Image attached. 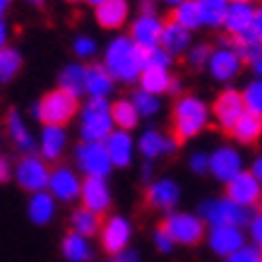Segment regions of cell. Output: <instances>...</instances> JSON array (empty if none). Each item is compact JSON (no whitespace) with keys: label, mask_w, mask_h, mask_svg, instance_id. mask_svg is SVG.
Listing matches in <instances>:
<instances>
[{"label":"cell","mask_w":262,"mask_h":262,"mask_svg":"<svg viewBox=\"0 0 262 262\" xmlns=\"http://www.w3.org/2000/svg\"><path fill=\"white\" fill-rule=\"evenodd\" d=\"M188 164H190L192 173H198V176L209 173V154H207V151H195V154H190Z\"/></svg>","instance_id":"cell-44"},{"label":"cell","mask_w":262,"mask_h":262,"mask_svg":"<svg viewBox=\"0 0 262 262\" xmlns=\"http://www.w3.org/2000/svg\"><path fill=\"white\" fill-rule=\"evenodd\" d=\"M111 118H113V127L116 130H125V133L135 130L137 123L142 120L137 116L135 106H133L130 99H118V101L111 103Z\"/></svg>","instance_id":"cell-33"},{"label":"cell","mask_w":262,"mask_h":262,"mask_svg":"<svg viewBox=\"0 0 262 262\" xmlns=\"http://www.w3.org/2000/svg\"><path fill=\"white\" fill-rule=\"evenodd\" d=\"M80 200L84 209H89V212H94L99 216L103 212H108V207H111V188H108L106 178H84Z\"/></svg>","instance_id":"cell-18"},{"label":"cell","mask_w":262,"mask_h":262,"mask_svg":"<svg viewBox=\"0 0 262 262\" xmlns=\"http://www.w3.org/2000/svg\"><path fill=\"white\" fill-rule=\"evenodd\" d=\"M250 173H253V178H255V181H257V183H260V185H262V154H260V157H257V159L253 161V171H250Z\"/></svg>","instance_id":"cell-52"},{"label":"cell","mask_w":262,"mask_h":262,"mask_svg":"<svg viewBox=\"0 0 262 262\" xmlns=\"http://www.w3.org/2000/svg\"><path fill=\"white\" fill-rule=\"evenodd\" d=\"M248 65L253 68V72L257 75V80H262V56H257V58L253 60V63H248Z\"/></svg>","instance_id":"cell-53"},{"label":"cell","mask_w":262,"mask_h":262,"mask_svg":"<svg viewBox=\"0 0 262 262\" xmlns=\"http://www.w3.org/2000/svg\"><path fill=\"white\" fill-rule=\"evenodd\" d=\"M241 171H243V159H241L238 149L224 144V147H216V149L209 154V173L214 176L216 181L229 183V181H233Z\"/></svg>","instance_id":"cell-13"},{"label":"cell","mask_w":262,"mask_h":262,"mask_svg":"<svg viewBox=\"0 0 262 262\" xmlns=\"http://www.w3.org/2000/svg\"><path fill=\"white\" fill-rule=\"evenodd\" d=\"M10 5H12V0H0V17L5 15V12H8Z\"/></svg>","instance_id":"cell-56"},{"label":"cell","mask_w":262,"mask_h":262,"mask_svg":"<svg viewBox=\"0 0 262 262\" xmlns=\"http://www.w3.org/2000/svg\"><path fill=\"white\" fill-rule=\"evenodd\" d=\"M48 176H51V166L41 159L39 154H27L15 164V173L12 178L17 185L27 192H41L48 188Z\"/></svg>","instance_id":"cell-6"},{"label":"cell","mask_w":262,"mask_h":262,"mask_svg":"<svg viewBox=\"0 0 262 262\" xmlns=\"http://www.w3.org/2000/svg\"><path fill=\"white\" fill-rule=\"evenodd\" d=\"M260 257H262V250L257 246H243L241 250L229 255L226 262H260Z\"/></svg>","instance_id":"cell-43"},{"label":"cell","mask_w":262,"mask_h":262,"mask_svg":"<svg viewBox=\"0 0 262 262\" xmlns=\"http://www.w3.org/2000/svg\"><path fill=\"white\" fill-rule=\"evenodd\" d=\"M5 133H8L10 142L15 144V149L19 151L22 157L36 151V137L32 135V130L27 125L24 116L19 111H15V108L8 111V116H5Z\"/></svg>","instance_id":"cell-19"},{"label":"cell","mask_w":262,"mask_h":262,"mask_svg":"<svg viewBox=\"0 0 262 262\" xmlns=\"http://www.w3.org/2000/svg\"><path fill=\"white\" fill-rule=\"evenodd\" d=\"M151 173H154V168H151V161H147V164L142 166V178L151 183Z\"/></svg>","instance_id":"cell-54"},{"label":"cell","mask_w":262,"mask_h":262,"mask_svg":"<svg viewBox=\"0 0 262 262\" xmlns=\"http://www.w3.org/2000/svg\"><path fill=\"white\" fill-rule=\"evenodd\" d=\"M173 58L164 53L159 46L157 48H149V51H142V68H164L168 70V65H171Z\"/></svg>","instance_id":"cell-40"},{"label":"cell","mask_w":262,"mask_h":262,"mask_svg":"<svg viewBox=\"0 0 262 262\" xmlns=\"http://www.w3.org/2000/svg\"><path fill=\"white\" fill-rule=\"evenodd\" d=\"M101 216L94 214V212H89L84 207H77L75 212L70 214V226H72V233H77L82 238H89V236H94L101 231Z\"/></svg>","instance_id":"cell-32"},{"label":"cell","mask_w":262,"mask_h":262,"mask_svg":"<svg viewBox=\"0 0 262 262\" xmlns=\"http://www.w3.org/2000/svg\"><path fill=\"white\" fill-rule=\"evenodd\" d=\"M108 262H140V255H137L135 250H123V253H118V255H111Z\"/></svg>","instance_id":"cell-48"},{"label":"cell","mask_w":262,"mask_h":262,"mask_svg":"<svg viewBox=\"0 0 262 262\" xmlns=\"http://www.w3.org/2000/svg\"><path fill=\"white\" fill-rule=\"evenodd\" d=\"M200 219L202 224H209V229L214 226H248L250 222V209L238 207L236 202H231L229 198H214V200H205L200 205Z\"/></svg>","instance_id":"cell-5"},{"label":"cell","mask_w":262,"mask_h":262,"mask_svg":"<svg viewBox=\"0 0 262 262\" xmlns=\"http://www.w3.org/2000/svg\"><path fill=\"white\" fill-rule=\"evenodd\" d=\"M130 236H133V226L125 216L113 214L101 224V248L108 255H118L127 250Z\"/></svg>","instance_id":"cell-10"},{"label":"cell","mask_w":262,"mask_h":262,"mask_svg":"<svg viewBox=\"0 0 262 262\" xmlns=\"http://www.w3.org/2000/svg\"><path fill=\"white\" fill-rule=\"evenodd\" d=\"M94 17L101 29L118 32L130 17V5H127V0H106L103 5L94 8Z\"/></svg>","instance_id":"cell-23"},{"label":"cell","mask_w":262,"mask_h":262,"mask_svg":"<svg viewBox=\"0 0 262 262\" xmlns=\"http://www.w3.org/2000/svg\"><path fill=\"white\" fill-rule=\"evenodd\" d=\"M22 70V53L12 46L0 48V84H8Z\"/></svg>","instance_id":"cell-36"},{"label":"cell","mask_w":262,"mask_h":262,"mask_svg":"<svg viewBox=\"0 0 262 262\" xmlns=\"http://www.w3.org/2000/svg\"><path fill=\"white\" fill-rule=\"evenodd\" d=\"M159 3H164V5H168V8L173 10L176 5H181V3H185V0H159Z\"/></svg>","instance_id":"cell-57"},{"label":"cell","mask_w":262,"mask_h":262,"mask_svg":"<svg viewBox=\"0 0 262 262\" xmlns=\"http://www.w3.org/2000/svg\"><path fill=\"white\" fill-rule=\"evenodd\" d=\"M27 214L36 226H46L53 216H56V200L51 198L48 190L34 192L29 198V205H27Z\"/></svg>","instance_id":"cell-27"},{"label":"cell","mask_w":262,"mask_h":262,"mask_svg":"<svg viewBox=\"0 0 262 262\" xmlns=\"http://www.w3.org/2000/svg\"><path fill=\"white\" fill-rule=\"evenodd\" d=\"M24 3H29V5H34V8H41L46 0H24Z\"/></svg>","instance_id":"cell-59"},{"label":"cell","mask_w":262,"mask_h":262,"mask_svg":"<svg viewBox=\"0 0 262 262\" xmlns=\"http://www.w3.org/2000/svg\"><path fill=\"white\" fill-rule=\"evenodd\" d=\"M241 99H243V106L248 113L262 116V80L248 82L246 89L241 92Z\"/></svg>","instance_id":"cell-39"},{"label":"cell","mask_w":262,"mask_h":262,"mask_svg":"<svg viewBox=\"0 0 262 262\" xmlns=\"http://www.w3.org/2000/svg\"><path fill=\"white\" fill-rule=\"evenodd\" d=\"M48 192L51 198L60 200V202H75L80 198V190H82V181L77 171L70 166H56L51 168V176H48Z\"/></svg>","instance_id":"cell-9"},{"label":"cell","mask_w":262,"mask_h":262,"mask_svg":"<svg viewBox=\"0 0 262 262\" xmlns=\"http://www.w3.org/2000/svg\"><path fill=\"white\" fill-rule=\"evenodd\" d=\"M103 147L108 151V159H111L113 168H125L133 164V157H135V140H133L130 133H125V130H113L111 135L106 137Z\"/></svg>","instance_id":"cell-22"},{"label":"cell","mask_w":262,"mask_h":262,"mask_svg":"<svg viewBox=\"0 0 262 262\" xmlns=\"http://www.w3.org/2000/svg\"><path fill=\"white\" fill-rule=\"evenodd\" d=\"M260 262H262V257H260Z\"/></svg>","instance_id":"cell-62"},{"label":"cell","mask_w":262,"mask_h":262,"mask_svg":"<svg viewBox=\"0 0 262 262\" xmlns=\"http://www.w3.org/2000/svg\"><path fill=\"white\" fill-rule=\"evenodd\" d=\"M253 22H255V8L253 5H236L231 3L224 17V29L231 34V39H236L241 34L253 32Z\"/></svg>","instance_id":"cell-26"},{"label":"cell","mask_w":262,"mask_h":262,"mask_svg":"<svg viewBox=\"0 0 262 262\" xmlns=\"http://www.w3.org/2000/svg\"><path fill=\"white\" fill-rule=\"evenodd\" d=\"M130 101L135 106V111L140 118H151V116H157L161 111V99L154 94H147L142 89H137L135 94L130 96Z\"/></svg>","instance_id":"cell-38"},{"label":"cell","mask_w":262,"mask_h":262,"mask_svg":"<svg viewBox=\"0 0 262 262\" xmlns=\"http://www.w3.org/2000/svg\"><path fill=\"white\" fill-rule=\"evenodd\" d=\"M12 173H15V161L8 154H0V183L12 181Z\"/></svg>","instance_id":"cell-47"},{"label":"cell","mask_w":262,"mask_h":262,"mask_svg":"<svg viewBox=\"0 0 262 262\" xmlns=\"http://www.w3.org/2000/svg\"><path fill=\"white\" fill-rule=\"evenodd\" d=\"M171 22L183 27V29H188L190 34L195 32V29H200L202 22H200V12H198L195 0H185L181 5H176V8L171 10Z\"/></svg>","instance_id":"cell-35"},{"label":"cell","mask_w":262,"mask_h":262,"mask_svg":"<svg viewBox=\"0 0 262 262\" xmlns=\"http://www.w3.org/2000/svg\"><path fill=\"white\" fill-rule=\"evenodd\" d=\"M178 149V140L173 135H164L157 127H147L140 140H137V151L142 154L147 161H154L159 157H166V154H173Z\"/></svg>","instance_id":"cell-16"},{"label":"cell","mask_w":262,"mask_h":262,"mask_svg":"<svg viewBox=\"0 0 262 262\" xmlns=\"http://www.w3.org/2000/svg\"><path fill=\"white\" fill-rule=\"evenodd\" d=\"M181 92V82L178 80H171V87H168V94H178Z\"/></svg>","instance_id":"cell-55"},{"label":"cell","mask_w":262,"mask_h":262,"mask_svg":"<svg viewBox=\"0 0 262 262\" xmlns=\"http://www.w3.org/2000/svg\"><path fill=\"white\" fill-rule=\"evenodd\" d=\"M226 198L238 207L250 209L262 200V185L255 181L250 171H241L233 181L226 183Z\"/></svg>","instance_id":"cell-11"},{"label":"cell","mask_w":262,"mask_h":262,"mask_svg":"<svg viewBox=\"0 0 262 262\" xmlns=\"http://www.w3.org/2000/svg\"><path fill=\"white\" fill-rule=\"evenodd\" d=\"M190 46H192V34L188 29H183V27H178L173 22H164L159 39V48L164 53H168L171 58H178L183 53H188Z\"/></svg>","instance_id":"cell-25"},{"label":"cell","mask_w":262,"mask_h":262,"mask_svg":"<svg viewBox=\"0 0 262 262\" xmlns=\"http://www.w3.org/2000/svg\"><path fill=\"white\" fill-rule=\"evenodd\" d=\"M188 65L190 68H207V60L212 56V46L209 43H195L188 48Z\"/></svg>","instance_id":"cell-41"},{"label":"cell","mask_w":262,"mask_h":262,"mask_svg":"<svg viewBox=\"0 0 262 262\" xmlns=\"http://www.w3.org/2000/svg\"><path fill=\"white\" fill-rule=\"evenodd\" d=\"M113 87H116V80L106 72V68L101 63L84 68V94L89 99H108Z\"/></svg>","instance_id":"cell-24"},{"label":"cell","mask_w":262,"mask_h":262,"mask_svg":"<svg viewBox=\"0 0 262 262\" xmlns=\"http://www.w3.org/2000/svg\"><path fill=\"white\" fill-rule=\"evenodd\" d=\"M60 250H63V257L68 262H89L92 260V246H89V238H82V236H77V233H68L63 238V246H60Z\"/></svg>","instance_id":"cell-34"},{"label":"cell","mask_w":262,"mask_h":262,"mask_svg":"<svg viewBox=\"0 0 262 262\" xmlns=\"http://www.w3.org/2000/svg\"><path fill=\"white\" fill-rule=\"evenodd\" d=\"M241 65H243V60L233 51V46H219L212 48V56L207 60V70L216 82H231L241 72Z\"/></svg>","instance_id":"cell-15"},{"label":"cell","mask_w":262,"mask_h":262,"mask_svg":"<svg viewBox=\"0 0 262 262\" xmlns=\"http://www.w3.org/2000/svg\"><path fill=\"white\" fill-rule=\"evenodd\" d=\"M154 246L159 248L161 253H171L173 250V241H171V236H168L166 231H164V226H159V229L154 231Z\"/></svg>","instance_id":"cell-46"},{"label":"cell","mask_w":262,"mask_h":262,"mask_svg":"<svg viewBox=\"0 0 262 262\" xmlns=\"http://www.w3.org/2000/svg\"><path fill=\"white\" fill-rule=\"evenodd\" d=\"M231 135L236 137L241 144H253L260 140L262 135V116H255V113H243L238 118V123L233 125Z\"/></svg>","instance_id":"cell-31"},{"label":"cell","mask_w":262,"mask_h":262,"mask_svg":"<svg viewBox=\"0 0 262 262\" xmlns=\"http://www.w3.org/2000/svg\"><path fill=\"white\" fill-rule=\"evenodd\" d=\"M113 130L111 103L108 99H87L80 108V137L82 142H106Z\"/></svg>","instance_id":"cell-3"},{"label":"cell","mask_w":262,"mask_h":262,"mask_svg":"<svg viewBox=\"0 0 262 262\" xmlns=\"http://www.w3.org/2000/svg\"><path fill=\"white\" fill-rule=\"evenodd\" d=\"M253 34L262 41V5L255 8V22H253Z\"/></svg>","instance_id":"cell-51"},{"label":"cell","mask_w":262,"mask_h":262,"mask_svg":"<svg viewBox=\"0 0 262 262\" xmlns=\"http://www.w3.org/2000/svg\"><path fill=\"white\" fill-rule=\"evenodd\" d=\"M171 72L164 70V68H142L140 72V89L147 92V94H154V96H161V94H168V87H171Z\"/></svg>","instance_id":"cell-29"},{"label":"cell","mask_w":262,"mask_h":262,"mask_svg":"<svg viewBox=\"0 0 262 262\" xmlns=\"http://www.w3.org/2000/svg\"><path fill=\"white\" fill-rule=\"evenodd\" d=\"M8 41H10V24L5 17H0V48L10 46Z\"/></svg>","instance_id":"cell-50"},{"label":"cell","mask_w":262,"mask_h":262,"mask_svg":"<svg viewBox=\"0 0 262 262\" xmlns=\"http://www.w3.org/2000/svg\"><path fill=\"white\" fill-rule=\"evenodd\" d=\"M101 65L116 82L133 84L140 80V72H142V48H137L127 34H118L108 41Z\"/></svg>","instance_id":"cell-1"},{"label":"cell","mask_w":262,"mask_h":262,"mask_svg":"<svg viewBox=\"0 0 262 262\" xmlns=\"http://www.w3.org/2000/svg\"><path fill=\"white\" fill-rule=\"evenodd\" d=\"M161 29H164V22L159 19V15H137L130 22V34L127 36L137 48L149 51V48L159 46Z\"/></svg>","instance_id":"cell-12"},{"label":"cell","mask_w":262,"mask_h":262,"mask_svg":"<svg viewBox=\"0 0 262 262\" xmlns=\"http://www.w3.org/2000/svg\"><path fill=\"white\" fill-rule=\"evenodd\" d=\"M243 113H246V106H243V99H241V92H236V89H224L222 94L216 96L214 120L219 123V127H222L224 133H231Z\"/></svg>","instance_id":"cell-14"},{"label":"cell","mask_w":262,"mask_h":262,"mask_svg":"<svg viewBox=\"0 0 262 262\" xmlns=\"http://www.w3.org/2000/svg\"><path fill=\"white\" fill-rule=\"evenodd\" d=\"M68 3H80V0H68Z\"/></svg>","instance_id":"cell-61"},{"label":"cell","mask_w":262,"mask_h":262,"mask_svg":"<svg viewBox=\"0 0 262 262\" xmlns=\"http://www.w3.org/2000/svg\"><path fill=\"white\" fill-rule=\"evenodd\" d=\"M231 46H233V51L238 53V58L243 60V63H253L257 56H262V41L257 39L253 32L236 36Z\"/></svg>","instance_id":"cell-37"},{"label":"cell","mask_w":262,"mask_h":262,"mask_svg":"<svg viewBox=\"0 0 262 262\" xmlns=\"http://www.w3.org/2000/svg\"><path fill=\"white\" fill-rule=\"evenodd\" d=\"M248 231H250V238L257 248H262V209L257 214L250 216V222H248Z\"/></svg>","instance_id":"cell-45"},{"label":"cell","mask_w":262,"mask_h":262,"mask_svg":"<svg viewBox=\"0 0 262 262\" xmlns=\"http://www.w3.org/2000/svg\"><path fill=\"white\" fill-rule=\"evenodd\" d=\"M164 231H166L173 243L181 246H195L205 238V224L202 219L188 212H168V216L164 219Z\"/></svg>","instance_id":"cell-7"},{"label":"cell","mask_w":262,"mask_h":262,"mask_svg":"<svg viewBox=\"0 0 262 262\" xmlns=\"http://www.w3.org/2000/svg\"><path fill=\"white\" fill-rule=\"evenodd\" d=\"M36 149L41 151V159L46 164L58 161L68 149V130L60 125H43L39 140H36Z\"/></svg>","instance_id":"cell-20"},{"label":"cell","mask_w":262,"mask_h":262,"mask_svg":"<svg viewBox=\"0 0 262 262\" xmlns=\"http://www.w3.org/2000/svg\"><path fill=\"white\" fill-rule=\"evenodd\" d=\"M84 68L82 63H68L63 70L58 72V89L65 94L80 99L84 94Z\"/></svg>","instance_id":"cell-28"},{"label":"cell","mask_w":262,"mask_h":262,"mask_svg":"<svg viewBox=\"0 0 262 262\" xmlns=\"http://www.w3.org/2000/svg\"><path fill=\"white\" fill-rule=\"evenodd\" d=\"M207 243H209V248L216 255L229 257V255H233L236 250H241V248L246 246V236L236 226H214V229H209V233H207Z\"/></svg>","instance_id":"cell-21"},{"label":"cell","mask_w":262,"mask_h":262,"mask_svg":"<svg viewBox=\"0 0 262 262\" xmlns=\"http://www.w3.org/2000/svg\"><path fill=\"white\" fill-rule=\"evenodd\" d=\"M147 205L151 209H159V212H173V207L181 200V185L173 178H157L149 183L147 188Z\"/></svg>","instance_id":"cell-17"},{"label":"cell","mask_w":262,"mask_h":262,"mask_svg":"<svg viewBox=\"0 0 262 262\" xmlns=\"http://www.w3.org/2000/svg\"><path fill=\"white\" fill-rule=\"evenodd\" d=\"M229 3H236V5H253V0H229Z\"/></svg>","instance_id":"cell-60"},{"label":"cell","mask_w":262,"mask_h":262,"mask_svg":"<svg viewBox=\"0 0 262 262\" xmlns=\"http://www.w3.org/2000/svg\"><path fill=\"white\" fill-rule=\"evenodd\" d=\"M80 111V101L75 96L65 94L60 89H53L39 99L32 106V116L39 120L41 125H60L65 127V123H70Z\"/></svg>","instance_id":"cell-4"},{"label":"cell","mask_w":262,"mask_h":262,"mask_svg":"<svg viewBox=\"0 0 262 262\" xmlns=\"http://www.w3.org/2000/svg\"><path fill=\"white\" fill-rule=\"evenodd\" d=\"M159 3L157 0H140V15H157Z\"/></svg>","instance_id":"cell-49"},{"label":"cell","mask_w":262,"mask_h":262,"mask_svg":"<svg viewBox=\"0 0 262 262\" xmlns=\"http://www.w3.org/2000/svg\"><path fill=\"white\" fill-rule=\"evenodd\" d=\"M200 12V22L202 27H209V29H216L224 24V17H226V10H229V0H195Z\"/></svg>","instance_id":"cell-30"},{"label":"cell","mask_w":262,"mask_h":262,"mask_svg":"<svg viewBox=\"0 0 262 262\" xmlns=\"http://www.w3.org/2000/svg\"><path fill=\"white\" fill-rule=\"evenodd\" d=\"M72 51H75V56L80 58V60H89V58L96 56V41L87 34H80L77 39L72 41Z\"/></svg>","instance_id":"cell-42"},{"label":"cell","mask_w":262,"mask_h":262,"mask_svg":"<svg viewBox=\"0 0 262 262\" xmlns=\"http://www.w3.org/2000/svg\"><path fill=\"white\" fill-rule=\"evenodd\" d=\"M84 3H87V5H92V8H99V5H103L106 0H84Z\"/></svg>","instance_id":"cell-58"},{"label":"cell","mask_w":262,"mask_h":262,"mask_svg":"<svg viewBox=\"0 0 262 262\" xmlns=\"http://www.w3.org/2000/svg\"><path fill=\"white\" fill-rule=\"evenodd\" d=\"M209 116H212V111H209V106L200 96H195V94L178 96L173 103V116H171L173 137L178 142L198 137L209 125Z\"/></svg>","instance_id":"cell-2"},{"label":"cell","mask_w":262,"mask_h":262,"mask_svg":"<svg viewBox=\"0 0 262 262\" xmlns=\"http://www.w3.org/2000/svg\"><path fill=\"white\" fill-rule=\"evenodd\" d=\"M75 164L84 178H106L113 168L103 142H80L75 147Z\"/></svg>","instance_id":"cell-8"}]
</instances>
